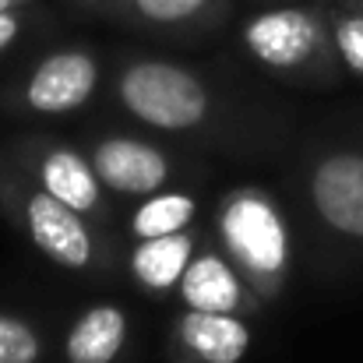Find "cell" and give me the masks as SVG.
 Here are the masks:
<instances>
[{
  "label": "cell",
  "mask_w": 363,
  "mask_h": 363,
  "mask_svg": "<svg viewBox=\"0 0 363 363\" xmlns=\"http://www.w3.org/2000/svg\"><path fill=\"white\" fill-rule=\"evenodd\" d=\"M275 4H279V0H275Z\"/></svg>",
  "instance_id": "obj_22"
},
{
  "label": "cell",
  "mask_w": 363,
  "mask_h": 363,
  "mask_svg": "<svg viewBox=\"0 0 363 363\" xmlns=\"http://www.w3.org/2000/svg\"><path fill=\"white\" fill-rule=\"evenodd\" d=\"M321 4H346V0H321Z\"/></svg>",
  "instance_id": "obj_21"
},
{
  "label": "cell",
  "mask_w": 363,
  "mask_h": 363,
  "mask_svg": "<svg viewBox=\"0 0 363 363\" xmlns=\"http://www.w3.org/2000/svg\"><path fill=\"white\" fill-rule=\"evenodd\" d=\"M350 7H357V11H363V0H346Z\"/></svg>",
  "instance_id": "obj_20"
},
{
  "label": "cell",
  "mask_w": 363,
  "mask_h": 363,
  "mask_svg": "<svg viewBox=\"0 0 363 363\" xmlns=\"http://www.w3.org/2000/svg\"><path fill=\"white\" fill-rule=\"evenodd\" d=\"M113 103L159 134H201L219 117L208 78L166 57H130L113 74Z\"/></svg>",
  "instance_id": "obj_4"
},
{
  "label": "cell",
  "mask_w": 363,
  "mask_h": 363,
  "mask_svg": "<svg viewBox=\"0 0 363 363\" xmlns=\"http://www.w3.org/2000/svg\"><path fill=\"white\" fill-rule=\"evenodd\" d=\"M39 187H46L53 198H60L64 205H71L74 212L89 216L92 223H99L103 230L117 226V212H113V194L103 187L92 159L85 155L82 145L60 141V138H18L4 148Z\"/></svg>",
  "instance_id": "obj_6"
},
{
  "label": "cell",
  "mask_w": 363,
  "mask_h": 363,
  "mask_svg": "<svg viewBox=\"0 0 363 363\" xmlns=\"http://www.w3.org/2000/svg\"><path fill=\"white\" fill-rule=\"evenodd\" d=\"M46 357V342L39 328L18 314L0 311V363H39Z\"/></svg>",
  "instance_id": "obj_16"
},
{
  "label": "cell",
  "mask_w": 363,
  "mask_h": 363,
  "mask_svg": "<svg viewBox=\"0 0 363 363\" xmlns=\"http://www.w3.org/2000/svg\"><path fill=\"white\" fill-rule=\"evenodd\" d=\"M35 0H0V11H18V7H32Z\"/></svg>",
  "instance_id": "obj_18"
},
{
  "label": "cell",
  "mask_w": 363,
  "mask_h": 363,
  "mask_svg": "<svg viewBox=\"0 0 363 363\" xmlns=\"http://www.w3.org/2000/svg\"><path fill=\"white\" fill-rule=\"evenodd\" d=\"M85 155L92 159L103 187L113 198L138 201L145 194H155L177 180V162L166 148L141 134L123 130H92L82 141Z\"/></svg>",
  "instance_id": "obj_8"
},
{
  "label": "cell",
  "mask_w": 363,
  "mask_h": 363,
  "mask_svg": "<svg viewBox=\"0 0 363 363\" xmlns=\"http://www.w3.org/2000/svg\"><path fill=\"white\" fill-rule=\"evenodd\" d=\"M71 4H74V7H82V11H89V14H96L103 0H71Z\"/></svg>",
  "instance_id": "obj_19"
},
{
  "label": "cell",
  "mask_w": 363,
  "mask_h": 363,
  "mask_svg": "<svg viewBox=\"0 0 363 363\" xmlns=\"http://www.w3.org/2000/svg\"><path fill=\"white\" fill-rule=\"evenodd\" d=\"M254 335L240 314H212L184 307L169 321V360L173 363H243Z\"/></svg>",
  "instance_id": "obj_10"
},
{
  "label": "cell",
  "mask_w": 363,
  "mask_h": 363,
  "mask_svg": "<svg viewBox=\"0 0 363 363\" xmlns=\"http://www.w3.org/2000/svg\"><path fill=\"white\" fill-rule=\"evenodd\" d=\"M328 25L342 71L363 78V11L350 4H328Z\"/></svg>",
  "instance_id": "obj_15"
},
{
  "label": "cell",
  "mask_w": 363,
  "mask_h": 363,
  "mask_svg": "<svg viewBox=\"0 0 363 363\" xmlns=\"http://www.w3.org/2000/svg\"><path fill=\"white\" fill-rule=\"evenodd\" d=\"M216 243L237 264L247 286L264 300H279L293 275V233L282 205L257 184H240L219 194L212 216Z\"/></svg>",
  "instance_id": "obj_2"
},
{
  "label": "cell",
  "mask_w": 363,
  "mask_h": 363,
  "mask_svg": "<svg viewBox=\"0 0 363 363\" xmlns=\"http://www.w3.org/2000/svg\"><path fill=\"white\" fill-rule=\"evenodd\" d=\"M198 216H201V201L194 191L162 187L155 194L138 198L123 226L130 240H152V237H169V233H184L198 226Z\"/></svg>",
  "instance_id": "obj_14"
},
{
  "label": "cell",
  "mask_w": 363,
  "mask_h": 363,
  "mask_svg": "<svg viewBox=\"0 0 363 363\" xmlns=\"http://www.w3.org/2000/svg\"><path fill=\"white\" fill-rule=\"evenodd\" d=\"M205 233L198 226L184 230V233H169V237H152V240H134L127 254V272L134 279L138 289L152 293V296H169L177 293L194 250L201 247Z\"/></svg>",
  "instance_id": "obj_12"
},
{
  "label": "cell",
  "mask_w": 363,
  "mask_h": 363,
  "mask_svg": "<svg viewBox=\"0 0 363 363\" xmlns=\"http://www.w3.org/2000/svg\"><path fill=\"white\" fill-rule=\"evenodd\" d=\"M177 296L184 307L191 311H212V314H240V318H254L264 300L247 286L237 264L223 254L219 243H208V237L201 240V247L194 250Z\"/></svg>",
  "instance_id": "obj_9"
},
{
  "label": "cell",
  "mask_w": 363,
  "mask_h": 363,
  "mask_svg": "<svg viewBox=\"0 0 363 363\" xmlns=\"http://www.w3.org/2000/svg\"><path fill=\"white\" fill-rule=\"evenodd\" d=\"M32 28V11L28 7H18V11H0V57L11 53L25 32Z\"/></svg>",
  "instance_id": "obj_17"
},
{
  "label": "cell",
  "mask_w": 363,
  "mask_h": 363,
  "mask_svg": "<svg viewBox=\"0 0 363 363\" xmlns=\"http://www.w3.org/2000/svg\"><path fill=\"white\" fill-rule=\"evenodd\" d=\"M240 46L257 67L300 85H332L342 71L332 43L328 4L279 0L254 11L240 25Z\"/></svg>",
  "instance_id": "obj_3"
},
{
  "label": "cell",
  "mask_w": 363,
  "mask_h": 363,
  "mask_svg": "<svg viewBox=\"0 0 363 363\" xmlns=\"http://www.w3.org/2000/svg\"><path fill=\"white\" fill-rule=\"evenodd\" d=\"M103 60L89 46H60L39 57L7 92V106L28 117H67L92 103Z\"/></svg>",
  "instance_id": "obj_7"
},
{
  "label": "cell",
  "mask_w": 363,
  "mask_h": 363,
  "mask_svg": "<svg viewBox=\"0 0 363 363\" xmlns=\"http://www.w3.org/2000/svg\"><path fill=\"white\" fill-rule=\"evenodd\" d=\"M303 201L321 233L339 250L363 257V145L318 148L303 166Z\"/></svg>",
  "instance_id": "obj_5"
},
{
  "label": "cell",
  "mask_w": 363,
  "mask_h": 363,
  "mask_svg": "<svg viewBox=\"0 0 363 363\" xmlns=\"http://www.w3.org/2000/svg\"><path fill=\"white\" fill-rule=\"evenodd\" d=\"M99 18L162 35H198L226 21L230 0H103Z\"/></svg>",
  "instance_id": "obj_11"
},
{
  "label": "cell",
  "mask_w": 363,
  "mask_h": 363,
  "mask_svg": "<svg viewBox=\"0 0 363 363\" xmlns=\"http://www.w3.org/2000/svg\"><path fill=\"white\" fill-rule=\"evenodd\" d=\"M127 311L121 303H92L85 307L64 339V360L67 363H117L127 346Z\"/></svg>",
  "instance_id": "obj_13"
},
{
  "label": "cell",
  "mask_w": 363,
  "mask_h": 363,
  "mask_svg": "<svg viewBox=\"0 0 363 363\" xmlns=\"http://www.w3.org/2000/svg\"><path fill=\"white\" fill-rule=\"evenodd\" d=\"M0 219L18 230L46 261L71 275H110L117 268V247L110 230L74 212L46 187H39L0 148Z\"/></svg>",
  "instance_id": "obj_1"
}]
</instances>
